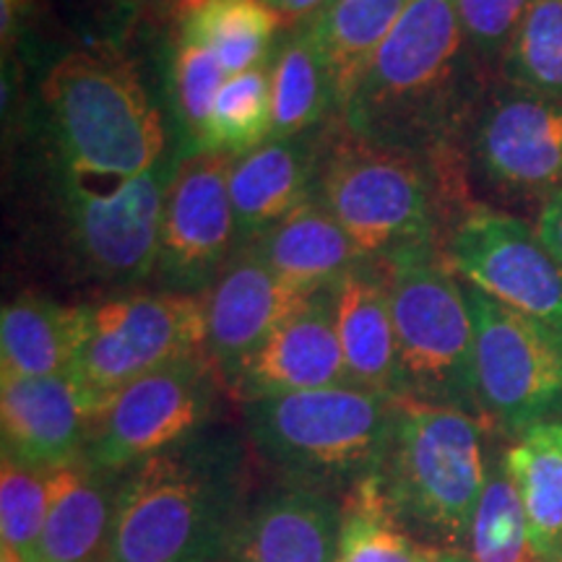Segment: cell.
<instances>
[{
  "label": "cell",
  "mask_w": 562,
  "mask_h": 562,
  "mask_svg": "<svg viewBox=\"0 0 562 562\" xmlns=\"http://www.w3.org/2000/svg\"><path fill=\"white\" fill-rule=\"evenodd\" d=\"M467 157L487 191L542 201L562 188V100L503 81L476 110Z\"/></svg>",
  "instance_id": "cell-12"
},
{
  "label": "cell",
  "mask_w": 562,
  "mask_h": 562,
  "mask_svg": "<svg viewBox=\"0 0 562 562\" xmlns=\"http://www.w3.org/2000/svg\"><path fill=\"white\" fill-rule=\"evenodd\" d=\"M505 463L524 501L533 554L542 562L562 550V419L516 435Z\"/></svg>",
  "instance_id": "cell-26"
},
{
  "label": "cell",
  "mask_w": 562,
  "mask_h": 562,
  "mask_svg": "<svg viewBox=\"0 0 562 562\" xmlns=\"http://www.w3.org/2000/svg\"><path fill=\"white\" fill-rule=\"evenodd\" d=\"M222 562H232V558H227V560H222Z\"/></svg>",
  "instance_id": "cell-41"
},
{
  "label": "cell",
  "mask_w": 562,
  "mask_h": 562,
  "mask_svg": "<svg viewBox=\"0 0 562 562\" xmlns=\"http://www.w3.org/2000/svg\"><path fill=\"white\" fill-rule=\"evenodd\" d=\"M47 518V472L3 456L0 467V533L26 562L40 560Z\"/></svg>",
  "instance_id": "cell-33"
},
{
  "label": "cell",
  "mask_w": 562,
  "mask_h": 562,
  "mask_svg": "<svg viewBox=\"0 0 562 562\" xmlns=\"http://www.w3.org/2000/svg\"><path fill=\"white\" fill-rule=\"evenodd\" d=\"M199 0H115V9H123L131 19H151L157 24H178Z\"/></svg>",
  "instance_id": "cell-35"
},
{
  "label": "cell",
  "mask_w": 562,
  "mask_h": 562,
  "mask_svg": "<svg viewBox=\"0 0 562 562\" xmlns=\"http://www.w3.org/2000/svg\"><path fill=\"white\" fill-rule=\"evenodd\" d=\"M115 474L79 459L47 472V518L40 560L97 562L108 560L112 516H115Z\"/></svg>",
  "instance_id": "cell-21"
},
{
  "label": "cell",
  "mask_w": 562,
  "mask_h": 562,
  "mask_svg": "<svg viewBox=\"0 0 562 562\" xmlns=\"http://www.w3.org/2000/svg\"><path fill=\"white\" fill-rule=\"evenodd\" d=\"M227 79L229 76L224 74L214 53L206 50L201 42L175 32L170 70H167V100L172 112L175 149L182 157L201 151L211 108Z\"/></svg>",
  "instance_id": "cell-29"
},
{
  "label": "cell",
  "mask_w": 562,
  "mask_h": 562,
  "mask_svg": "<svg viewBox=\"0 0 562 562\" xmlns=\"http://www.w3.org/2000/svg\"><path fill=\"white\" fill-rule=\"evenodd\" d=\"M79 347V305H60L40 292H21L0 315L3 375H66Z\"/></svg>",
  "instance_id": "cell-24"
},
{
  "label": "cell",
  "mask_w": 562,
  "mask_h": 562,
  "mask_svg": "<svg viewBox=\"0 0 562 562\" xmlns=\"http://www.w3.org/2000/svg\"><path fill=\"white\" fill-rule=\"evenodd\" d=\"M32 138L63 170L108 186L138 178L178 151L170 117L136 60L110 40L74 47L45 70Z\"/></svg>",
  "instance_id": "cell-2"
},
{
  "label": "cell",
  "mask_w": 562,
  "mask_h": 562,
  "mask_svg": "<svg viewBox=\"0 0 562 562\" xmlns=\"http://www.w3.org/2000/svg\"><path fill=\"white\" fill-rule=\"evenodd\" d=\"M446 261L469 286L562 331V263L524 220L490 206L463 211Z\"/></svg>",
  "instance_id": "cell-13"
},
{
  "label": "cell",
  "mask_w": 562,
  "mask_h": 562,
  "mask_svg": "<svg viewBox=\"0 0 562 562\" xmlns=\"http://www.w3.org/2000/svg\"><path fill=\"white\" fill-rule=\"evenodd\" d=\"M0 562H26V560L21 558V554L13 550V547L3 544V547H0Z\"/></svg>",
  "instance_id": "cell-38"
},
{
  "label": "cell",
  "mask_w": 562,
  "mask_h": 562,
  "mask_svg": "<svg viewBox=\"0 0 562 562\" xmlns=\"http://www.w3.org/2000/svg\"><path fill=\"white\" fill-rule=\"evenodd\" d=\"M501 74L508 83L562 100V0H537L505 53Z\"/></svg>",
  "instance_id": "cell-32"
},
{
  "label": "cell",
  "mask_w": 562,
  "mask_h": 562,
  "mask_svg": "<svg viewBox=\"0 0 562 562\" xmlns=\"http://www.w3.org/2000/svg\"><path fill=\"white\" fill-rule=\"evenodd\" d=\"M487 419L456 406L398 398L381 476L398 518L422 542L461 550L484 482H487Z\"/></svg>",
  "instance_id": "cell-6"
},
{
  "label": "cell",
  "mask_w": 562,
  "mask_h": 562,
  "mask_svg": "<svg viewBox=\"0 0 562 562\" xmlns=\"http://www.w3.org/2000/svg\"><path fill=\"white\" fill-rule=\"evenodd\" d=\"M446 180L427 159L351 136L339 117L328 123L315 188L362 258L435 248Z\"/></svg>",
  "instance_id": "cell-7"
},
{
  "label": "cell",
  "mask_w": 562,
  "mask_h": 562,
  "mask_svg": "<svg viewBox=\"0 0 562 562\" xmlns=\"http://www.w3.org/2000/svg\"><path fill=\"white\" fill-rule=\"evenodd\" d=\"M245 245L281 281L307 294L331 286L351 263L362 258L331 211L315 199L302 203L290 216Z\"/></svg>",
  "instance_id": "cell-22"
},
{
  "label": "cell",
  "mask_w": 562,
  "mask_h": 562,
  "mask_svg": "<svg viewBox=\"0 0 562 562\" xmlns=\"http://www.w3.org/2000/svg\"><path fill=\"white\" fill-rule=\"evenodd\" d=\"M243 497V440L206 427L121 474L108 562L227 560Z\"/></svg>",
  "instance_id": "cell-3"
},
{
  "label": "cell",
  "mask_w": 562,
  "mask_h": 562,
  "mask_svg": "<svg viewBox=\"0 0 562 562\" xmlns=\"http://www.w3.org/2000/svg\"><path fill=\"white\" fill-rule=\"evenodd\" d=\"M472 562H539L531 547L529 521L505 456L490 467L472 531H469Z\"/></svg>",
  "instance_id": "cell-31"
},
{
  "label": "cell",
  "mask_w": 562,
  "mask_h": 562,
  "mask_svg": "<svg viewBox=\"0 0 562 562\" xmlns=\"http://www.w3.org/2000/svg\"><path fill=\"white\" fill-rule=\"evenodd\" d=\"M32 159L40 237L55 271L108 294L151 281L165 195L182 154L121 186L76 178L40 146Z\"/></svg>",
  "instance_id": "cell-4"
},
{
  "label": "cell",
  "mask_w": 562,
  "mask_h": 562,
  "mask_svg": "<svg viewBox=\"0 0 562 562\" xmlns=\"http://www.w3.org/2000/svg\"><path fill=\"white\" fill-rule=\"evenodd\" d=\"M542 562H562V550H558L552 554V558H547V560H542Z\"/></svg>",
  "instance_id": "cell-40"
},
{
  "label": "cell",
  "mask_w": 562,
  "mask_h": 562,
  "mask_svg": "<svg viewBox=\"0 0 562 562\" xmlns=\"http://www.w3.org/2000/svg\"><path fill=\"white\" fill-rule=\"evenodd\" d=\"M263 3L281 19L284 30H290V26H297L302 21L313 19L331 0H263Z\"/></svg>",
  "instance_id": "cell-37"
},
{
  "label": "cell",
  "mask_w": 562,
  "mask_h": 562,
  "mask_svg": "<svg viewBox=\"0 0 562 562\" xmlns=\"http://www.w3.org/2000/svg\"><path fill=\"white\" fill-rule=\"evenodd\" d=\"M402 396L344 383L243 404L252 451L286 482L349 492L378 474Z\"/></svg>",
  "instance_id": "cell-5"
},
{
  "label": "cell",
  "mask_w": 562,
  "mask_h": 562,
  "mask_svg": "<svg viewBox=\"0 0 562 562\" xmlns=\"http://www.w3.org/2000/svg\"><path fill=\"white\" fill-rule=\"evenodd\" d=\"M442 552L398 518L378 474L344 492L336 562H440Z\"/></svg>",
  "instance_id": "cell-28"
},
{
  "label": "cell",
  "mask_w": 562,
  "mask_h": 562,
  "mask_svg": "<svg viewBox=\"0 0 562 562\" xmlns=\"http://www.w3.org/2000/svg\"><path fill=\"white\" fill-rule=\"evenodd\" d=\"M237 154L195 151L180 159L159 224L154 290L203 294L237 250L229 172Z\"/></svg>",
  "instance_id": "cell-14"
},
{
  "label": "cell",
  "mask_w": 562,
  "mask_h": 562,
  "mask_svg": "<svg viewBox=\"0 0 562 562\" xmlns=\"http://www.w3.org/2000/svg\"><path fill=\"white\" fill-rule=\"evenodd\" d=\"M37 562H45V560H37Z\"/></svg>",
  "instance_id": "cell-42"
},
{
  "label": "cell",
  "mask_w": 562,
  "mask_h": 562,
  "mask_svg": "<svg viewBox=\"0 0 562 562\" xmlns=\"http://www.w3.org/2000/svg\"><path fill=\"white\" fill-rule=\"evenodd\" d=\"M326 131L328 123L297 136L269 138L256 149L237 154L229 172L237 245L256 240L261 232L315 199Z\"/></svg>",
  "instance_id": "cell-18"
},
{
  "label": "cell",
  "mask_w": 562,
  "mask_h": 562,
  "mask_svg": "<svg viewBox=\"0 0 562 562\" xmlns=\"http://www.w3.org/2000/svg\"><path fill=\"white\" fill-rule=\"evenodd\" d=\"M482 74L456 0H409L339 121L368 144L427 159L446 180L484 100Z\"/></svg>",
  "instance_id": "cell-1"
},
{
  "label": "cell",
  "mask_w": 562,
  "mask_h": 562,
  "mask_svg": "<svg viewBox=\"0 0 562 562\" xmlns=\"http://www.w3.org/2000/svg\"><path fill=\"white\" fill-rule=\"evenodd\" d=\"M100 414L94 398L68 375H0L3 456L53 472L83 459L91 425Z\"/></svg>",
  "instance_id": "cell-16"
},
{
  "label": "cell",
  "mask_w": 562,
  "mask_h": 562,
  "mask_svg": "<svg viewBox=\"0 0 562 562\" xmlns=\"http://www.w3.org/2000/svg\"><path fill=\"white\" fill-rule=\"evenodd\" d=\"M271 138L297 136L339 117L336 94L305 24L281 32L271 60Z\"/></svg>",
  "instance_id": "cell-25"
},
{
  "label": "cell",
  "mask_w": 562,
  "mask_h": 562,
  "mask_svg": "<svg viewBox=\"0 0 562 562\" xmlns=\"http://www.w3.org/2000/svg\"><path fill=\"white\" fill-rule=\"evenodd\" d=\"M383 261L391 281L402 396L482 417L467 286L438 248L398 250Z\"/></svg>",
  "instance_id": "cell-8"
},
{
  "label": "cell",
  "mask_w": 562,
  "mask_h": 562,
  "mask_svg": "<svg viewBox=\"0 0 562 562\" xmlns=\"http://www.w3.org/2000/svg\"><path fill=\"white\" fill-rule=\"evenodd\" d=\"M537 235L542 237L547 250L562 263V188L539 209Z\"/></svg>",
  "instance_id": "cell-36"
},
{
  "label": "cell",
  "mask_w": 562,
  "mask_h": 562,
  "mask_svg": "<svg viewBox=\"0 0 562 562\" xmlns=\"http://www.w3.org/2000/svg\"><path fill=\"white\" fill-rule=\"evenodd\" d=\"M349 381L336 334L331 286L315 292L240 364L227 389L243 404Z\"/></svg>",
  "instance_id": "cell-17"
},
{
  "label": "cell",
  "mask_w": 562,
  "mask_h": 562,
  "mask_svg": "<svg viewBox=\"0 0 562 562\" xmlns=\"http://www.w3.org/2000/svg\"><path fill=\"white\" fill-rule=\"evenodd\" d=\"M201 294L131 290L79 305V347L68 375L102 406L146 372L203 351Z\"/></svg>",
  "instance_id": "cell-9"
},
{
  "label": "cell",
  "mask_w": 562,
  "mask_h": 562,
  "mask_svg": "<svg viewBox=\"0 0 562 562\" xmlns=\"http://www.w3.org/2000/svg\"><path fill=\"white\" fill-rule=\"evenodd\" d=\"M313 294L281 281L248 245H237L214 284L201 294L206 341L203 351L224 385L297 307Z\"/></svg>",
  "instance_id": "cell-15"
},
{
  "label": "cell",
  "mask_w": 562,
  "mask_h": 562,
  "mask_svg": "<svg viewBox=\"0 0 562 562\" xmlns=\"http://www.w3.org/2000/svg\"><path fill=\"white\" fill-rule=\"evenodd\" d=\"M537 0H456L459 19L482 70L501 66Z\"/></svg>",
  "instance_id": "cell-34"
},
{
  "label": "cell",
  "mask_w": 562,
  "mask_h": 562,
  "mask_svg": "<svg viewBox=\"0 0 562 562\" xmlns=\"http://www.w3.org/2000/svg\"><path fill=\"white\" fill-rule=\"evenodd\" d=\"M341 503L334 492L281 482L245 505L232 562H336Z\"/></svg>",
  "instance_id": "cell-19"
},
{
  "label": "cell",
  "mask_w": 562,
  "mask_h": 562,
  "mask_svg": "<svg viewBox=\"0 0 562 562\" xmlns=\"http://www.w3.org/2000/svg\"><path fill=\"white\" fill-rule=\"evenodd\" d=\"M331 297L349 381L402 396L391 281L383 258H360L351 263L331 284Z\"/></svg>",
  "instance_id": "cell-20"
},
{
  "label": "cell",
  "mask_w": 562,
  "mask_h": 562,
  "mask_svg": "<svg viewBox=\"0 0 562 562\" xmlns=\"http://www.w3.org/2000/svg\"><path fill=\"white\" fill-rule=\"evenodd\" d=\"M482 417L510 435L562 419V331L467 284Z\"/></svg>",
  "instance_id": "cell-11"
},
{
  "label": "cell",
  "mask_w": 562,
  "mask_h": 562,
  "mask_svg": "<svg viewBox=\"0 0 562 562\" xmlns=\"http://www.w3.org/2000/svg\"><path fill=\"white\" fill-rule=\"evenodd\" d=\"M440 562H472V558H469V554H463L461 550H446L442 552Z\"/></svg>",
  "instance_id": "cell-39"
},
{
  "label": "cell",
  "mask_w": 562,
  "mask_h": 562,
  "mask_svg": "<svg viewBox=\"0 0 562 562\" xmlns=\"http://www.w3.org/2000/svg\"><path fill=\"white\" fill-rule=\"evenodd\" d=\"M222 383V372L206 351L146 372L102 406L83 459L121 476L140 461L193 438L214 419Z\"/></svg>",
  "instance_id": "cell-10"
},
{
  "label": "cell",
  "mask_w": 562,
  "mask_h": 562,
  "mask_svg": "<svg viewBox=\"0 0 562 562\" xmlns=\"http://www.w3.org/2000/svg\"><path fill=\"white\" fill-rule=\"evenodd\" d=\"M406 5L409 0H331L302 21L328 70L339 115Z\"/></svg>",
  "instance_id": "cell-23"
},
{
  "label": "cell",
  "mask_w": 562,
  "mask_h": 562,
  "mask_svg": "<svg viewBox=\"0 0 562 562\" xmlns=\"http://www.w3.org/2000/svg\"><path fill=\"white\" fill-rule=\"evenodd\" d=\"M271 70L269 63L229 76L216 94L201 151L245 154L271 138Z\"/></svg>",
  "instance_id": "cell-30"
},
{
  "label": "cell",
  "mask_w": 562,
  "mask_h": 562,
  "mask_svg": "<svg viewBox=\"0 0 562 562\" xmlns=\"http://www.w3.org/2000/svg\"><path fill=\"white\" fill-rule=\"evenodd\" d=\"M175 32L214 53L224 74L240 76L271 60L284 24L263 0H199Z\"/></svg>",
  "instance_id": "cell-27"
}]
</instances>
